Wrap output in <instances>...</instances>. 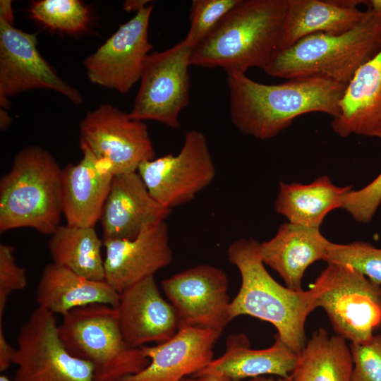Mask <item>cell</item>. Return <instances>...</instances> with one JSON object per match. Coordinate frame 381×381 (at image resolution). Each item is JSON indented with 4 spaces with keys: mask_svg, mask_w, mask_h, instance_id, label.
Wrapping results in <instances>:
<instances>
[{
    "mask_svg": "<svg viewBox=\"0 0 381 381\" xmlns=\"http://www.w3.org/2000/svg\"><path fill=\"white\" fill-rule=\"evenodd\" d=\"M226 73L232 123L259 140L274 138L303 114L339 115L346 85L318 78H295L277 85L255 81L246 73Z\"/></svg>",
    "mask_w": 381,
    "mask_h": 381,
    "instance_id": "1",
    "label": "cell"
},
{
    "mask_svg": "<svg viewBox=\"0 0 381 381\" xmlns=\"http://www.w3.org/2000/svg\"><path fill=\"white\" fill-rule=\"evenodd\" d=\"M227 258L241 279L239 291L230 303L231 320L250 315L271 323L283 342L299 354L307 342L306 318L317 308L312 291H296L274 280L265 267L260 243L253 238L232 242Z\"/></svg>",
    "mask_w": 381,
    "mask_h": 381,
    "instance_id": "2",
    "label": "cell"
},
{
    "mask_svg": "<svg viewBox=\"0 0 381 381\" xmlns=\"http://www.w3.org/2000/svg\"><path fill=\"white\" fill-rule=\"evenodd\" d=\"M287 0H241L193 49L190 65L246 73L275 51Z\"/></svg>",
    "mask_w": 381,
    "mask_h": 381,
    "instance_id": "3",
    "label": "cell"
},
{
    "mask_svg": "<svg viewBox=\"0 0 381 381\" xmlns=\"http://www.w3.org/2000/svg\"><path fill=\"white\" fill-rule=\"evenodd\" d=\"M367 9L366 17L351 30L306 36L275 50L262 69L274 78H318L347 85L381 48V18Z\"/></svg>",
    "mask_w": 381,
    "mask_h": 381,
    "instance_id": "4",
    "label": "cell"
},
{
    "mask_svg": "<svg viewBox=\"0 0 381 381\" xmlns=\"http://www.w3.org/2000/svg\"><path fill=\"white\" fill-rule=\"evenodd\" d=\"M62 214V169L40 146L20 150L0 181V232L28 227L52 235Z\"/></svg>",
    "mask_w": 381,
    "mask_h": 381,
    "instance_id": "5",
    "label": "cell"
},
{
    "mask_svg": "<svg viewBox=\"0 0 381 381\" xmlns=\"http://www.w3.org/2000/svg\"><path fill=\"white\" fill-rule=\"evenodd\" d=\"M59 336L68 351L89 362L96 381H120L145 368L150 360L142 348L127 344L117 307L96 303L62 316Z\"/></svg>",
    "mask_w": 381,
    "mask_h": 381,
    "instance_id": "6",
    "label": "cell"
},
{
    "mask_svg": "<svg viewBox=\"0 0 381 381\" xmlns=\"http://www.w3.org/2000/svg\"><path fill=\"white\" fill-rule=\"evenodd\" d=\"M337 335L363 344L381 325V287L346 265L327 263L311 285Z\"/></svg>",
    "mask_w": 381,
    "mask_h": 381,
    "instance_id": "7",
    "label": "cell"
},
{
    "mask_svg": "<svg viewBox=\"0 0 381 381\" xmlns=\"http://www.w3.org/2000/svg\"><path fill=\"white\" fill-rule=\"evenodd\" d=\"M58 326L50 311H32L17 336L13 381H96L92 365L66 348Z\"/></svg>",
    "mask_w": 381,
    "mask_h": 381,
    "instance_id": "8",
    "label": "cell"
},
{
    "mask_svg": "<svg viewBox=\"0 0 381 381\" xmlns=\"http://www.w3.org/2000/svg\"><path fill=\"white\" fill-rule=\"evenodd\" d=\"M193 49L183 40L164 51L147 56L140 85L128 113L131 118L179 128L180 113L189 101L188 68Z\"/></svg>",
    "mask_w": 381,
    "mask_h": 381,
    "instance_id": "9",
    "label": "cell"
},
{
    "mask_svg": "<svg viewBox=\"0 0 381 381\" xmlns=\"http://www.w3.org/2000/svg\"><path fill=\"white\" fill-rule=\"evenodd\" d=\"M137 172L151 196L172 210L194 199L214 179L215 166L205 135L188 131L176 155L167 154L143 162Z\"/></svg>",
    "mask_w": 381,
    "mask_h": 381,
    "instance_id": "10",
    "label": "cell"
},
{
    "mask_svg": "<svg viewBox=\"0 0 381 381\" xmlns=\"http://www.w3.org/2000/svg\"><path fill=\"white\" fill-rule=\"evenodd\" d=\"M79 130L80 145L105 162L114 176L137 171L143 162L155 158L145 123L111 104L87 112Z\"/></svg>",
    "mask_w": 381,
    "mask_h": 381,
    "instance_id": "11",
    "label": "cell"
},
{
    "mask_svg": "<svg viewBox=\"0 0 381 381\" xmlns=\"http://www.w3.org/2000/svg\"><path fill=\"white\" fill-rule=\"evenodd\" d=\"M46 89L61 94L76 105L80 92L64 81L42 56L36 34L28 33L0 16V104L29 90Z\"/></svg>",
    "mask_w": 381,
    "mask_h": 381,
    "instance_id": "12",
    "label": "cell"
},
{
    "mask_svg": "<svg viewBox=\"0 0 381 381\" xmlns=\"http://www.w3.org/2000/svg\"><path fill=\"white\" fill-rule=\"evenodd\" d=\"M161 285L179 315L181 327L211 329L222 333L231 321L229 279L222 269L200 264L166 278Z\"/></svg>",
    "mask_w": 381,
    "mask_h": 381,
    "instance_id": "13",
    "label": "cell"
},
{
    "mask_svg": "<svg viewBox=\"0 0 381 381\" xmlns=\"http://www.w3.org/2000/svg\"><path fill=\"white\" fill-rule=\"evenodd\" d=\"M152 8L149 4L136 12L85 59L84 65L91 83L125 94L140 80L152 48L148 37Z\"/></svg>",
    "mask_w": 381,
    "mask_h": 381,
    "instance_id": "14",
    "label": "cell"
},
{
    "mask_svg": "<svg viewBox=\"0 0 381 381\" xmlns=\"http://www.w3.org/2000/svg\"><path fill=\"white\" fill-rule=\"evenodd\" d=\"M104 280L119 294L155 276L173 260L167 224L162 222L133 239L103 241Z\"/></svg>",
    "mask_w": 381,
    "mask_h": 381,
    "instance_id": "15",
    "label": "cell"
},
{
    "mask_svg": "<svg viewBox=\"0 0 381 381\" xmlns=\"http://www.w3.org/2000/svg\"><path fill=\"white\" fill-rule=\"evenodd\" d=\"M117 309L122 334L133 348L164 342L181 327L175 308L162 296L155 276L119 293Z\"/></svg>",
    "mask_w": 381,
    "mask_h": 381,
    "instance_id": "16",
    "label": "cell"
},
{
    "mask_svg": "<svg viewBox=\"0 0 381 381\" xmlns=\"http://www.w3.org/2000/svg\"><path fill=\"white\" fill-rule=\"evenodd\" d=\"M221 334L211 329L181 326L167 341L142 346L150 360L148 365L120 381H182L214 359L213 348Z\"/></svg>",
    "mask_w": 381,
    "mask_h": 381,
    "instance_id": "17",
    "label": "cell"
},
{
    "mask_svg": "<svg viewBox=\"0 0 381 381\" xmlns=\"http://www.w3.org/2000/svg\"><path fill=\"white\" fill-rule=\"evenodd\" d=\"M171 210L151 196L137 171L116 175L99 219L102 240L133 239Z\"/></svg>",
    "mask_w": 381,
    "mask_h": 381,
    "instance_id": "18",
    "label": "cell"
},
{
    "mask_svg": "<svg viewBox=\"0 0 381 381\" xmlns=\"http://www.w3.org/2000/svg\"><path fill=\"white\" fill-rule=\"evenodd\" d=\"M83 157L62 169L63 214L66 224L95 226L114 179L109 167L80 145Z\"/></svg>",
    "mask_w": 381,
    "mask_h": 381,
    "instance_id": "19",
    "label": "cell"
},
{
    "mask_svg": "<svg viewBox=\"0 0 381 381\" xmlns=\"http://www.w3.org/2000/svg\"><path fill=\"white\" fill-rule=\"evenodd\" d=\"M332 128L341 137L381 139V48L356 71L339 102Z\"/></svg>",
    "mask_w": 381,
    "mask_h": 381,
    "instance_id": "20",
    "label": "cell"
},
{
    "mask_svg": "<svg viewBox=\"0 0 381 381\" xmlns=\"http://www.w3.org/2000/svg\"><path fill=\"white\" fill-rule=\"evenodd\" d=\"M361 0H287L277 48H286L316 33L340 34L358 25L368 15Z\"/></svg>",
    "mask_w": 381,
    "mask_h": 381,
    "instance_id": "21",
    "label": "cell"
},
{
    "mask_svg": "<svg viewBox=\"0 0 381 381\" xmlns=\"http://www.w3.org/2000/svg\"><path fill=\"white\" fill-rule=\"evenodd\" d=\"M329 243L320 228L286 222L272 238L260 243V251L264 264L279 274L286 286L300 291L306 269L324 259Z\"/></svg>",
    "mask_w": 381,
    "mask_h": 381,
    "instance_id": "22",
    "label": "cell"
},
{
    "mask_svg": "<svg viewBox=\"0 0 381 381\" xmlns=\"http://www.w3.org/2000/svg\"><path fill=\"white\" fill-rule=\"evenodd\" d=\"M226 344L225 352L194 376L215 374L233 381L267 375L288 377L298 358V353L285 344L277 334L272 346L264 349H250L243 334L229 336Z\"/></svg>",
    "mask_w": 381,
    "mask_h": 381,
    "instance_id": "23",
    "label": "cell"
},
{
    "mask_svg": "<svg viewBox=\"0 0 381 381\" xmlns=\"http://www.w3.org/2000/svg\"><path fill=\"white\" fill-rule=\"evenodd\" d=\"M35 296L37 307L61 316L92 304L117 307L119 303V294L105 280L90 279L54 263L44 267Z\"/></svg>",
    "mask_w": 381,
    "mask_h": 381,
    "instance_id": "24",
    "label": "cell"
},
{
    "mask_svg": "<svg viewBox=\"0 0 381 381\" xmlns=\"http://www.w3.org/2000/svg\"><path fill=\"white\" fill-rule=\"evenodd\" d=\"M351 188L337 186L327 176L308 184L280 182L274 209L289 222L320 228L329 212L341 207L344 197Z\"/></svg>",
    "mask_w": 381,
    "mask_h": 381,
    "instance_id": "25",
    "label": "cell"
},
{
    "mask_svg": "<svg viewBox=\"0 0 381 381\" xmlns=\"http://www.w3.org/2000/svg\"><path fill=\"white\" fill-rule=\"evenodd\" d=\"M353 358L346 339L315 331L298 354L292 381H351Z\"/></svg>",
    "mask_w": 381,
    "mask_h": 381,
    "instance_id": "26",
    "label": "cell"
},
{
    "mask_svg": "<svg viewBox=\"0 0 381 381\" xmlns=\"http://www.w3.org/2000/svg\"><path fill=\"white\" fill-rule=\"evenodd\" d=\"M103 240L95 226L60 225L50 235L48 250L52 263L85 278L104 280Z\"/></svg>",
    "mask_w": 381,
    "mask_h": 381,
    "instance_id": "27",
    "label": "cell"
},
{
    "mask_svg": "<svg viewBox=\"0 0 381 381\" xmlns=\"http://www.w3.org/2000/svg\"><path fill=\"white\" fill-rule=\"evenodd\" d=\"M32 18L47 28L70 34L84 31L90 20L89 11L78 0H40L32 2Z\"/></svg>",
    "mask_w": 381,
    "mask_h": 381,
    "instance_id": "28",
    "label": "cell"
},
{
    "mask_svg": "<svg viewBox=\"0 0 381 381\" xmlns=\"http://www.w3.org/2000/svg\"><path fill=\"white\" fill-rule=\"evenodd\" d=\"M327 263L346 265L381 285V248L368 243L355 241L348 244L330 242L323 259Z\"/></svg>",
    "mask_w": 381,
    "mask_h": 381,
    "instance_id": "29",
    "label": "cell"
},
{
    "mask_svg": "<svg viewBox=\"0 0 381 381\" xmlns=\"http://www.w3.org/2000/svg\"><path fill=\"white\" fill-rule=\"evenodd\" d=\"M241 0H193L190 28L184 41L192 47L200 42Z\"/></svg>",
    "mask_w": 381,
    "mask_h": 381,
    "instance_id": "30",
    "label": "cell"
},
{
    "mask_svg": "<svg viewBox=\"0 0 381 381\" xmlns=\"http://www.w3.org/2000/svg\"><path fill=\"white\" fill-rule=\"evenodd\" d=\"M353 367L351 381H381V334L368 342L351 343Z\"/></svg>",
    "mask_w": 381,
    "mask_h": 381,
    "instance_id": "31",
    "label": "cell"
},
{
    "mask_svg": "<svg viewBox=\"0 0 381 381\" xmlns=\"http://www.w3.org/2000/svg\"><path fill=\"white\" fill-rule=\"evenodd\" d=\"M381 203V173L360 190H351L343 199L344 209L356 222L367 224L373 218Z\"/></svg>",
    "mask_w": 381,
    "mask_h": 381,
    "instance_id": "32",
    "label": "cell"
},
{
    "mask_svg": "<svg viewBox=\"0 0 381 381\" xmlns=\"http://www.w3.org/2000/svg\"><path fill=\"white\" fill-rule=\"evenodd\" d=\"M28 279L25 267L19 266L14 257V248L8 244L0 243V323L3 318L9 296L13 292L26 288Z\"/></svg>",
    "mask_w": 381,
    "mask_h": 381,
    "instance_id": "33",
    "label": "cell"
},
{
    "mask_svg": "<svg viewBox=\"0 0 381 381\" xmlns=\"http://www.w3.org/2000/svg\"><path fill=\"white\" fill-rule=\"evenodd\" d=\"M3 323H0V371H6L12 364L15 353L13 348L6 339Z\"/></svg>",
    "mask_w": 381,
    "mask_h": 381,
    "instance_id": "34",
    "label": "cell"
},
{
    "mask_svg": "<svg viewBox=\"0 0 381 381\" xmlns=\"http://www.w3.org/2000/svg\"><path fill=\"white\" fill-rule=\"evenodd\" d=\"M182 381H233L229 377H226L220 375L215 374H206L201 375H193L192 377H187Z\"/></svg>",
    "mask_w": 381,
    "mask_h": 381,
    "instance_id": "35",
    "label": "cell"
},
{
    "mask_svg": "<svg viewBox=\"0 0 381 381\" xmlns=\"http://www.w3.org/2000/svg\"><path fill=\"white\" fill-rule=\"evenodd\" d=\"M150 2L147 0H128L125 1L123 8L127 11H134L136 13L150 4Z\"/></svg>",
    "mask_w": 381,
    "mask_h": 381,
    "instance_id": "36",
    "label": "cell"
},
{
    "mask_svg": "<svg viewBox=\"0 0 381 381\" xmlns=\"http://www.w3.org/2000/svg\"><path fill=\"white\" fill-rule=\"evenodd\" d=\"M366 5L375 15L381 18V0L366 1Z\"/></svg>",
    "mask_w": 381,
    "mask_h": 381,
    "instance_id": "37",
    "label": "cell"
},
{
    "mask_svg": "<svg viewBox=\"0 0 381 381\" xmlns=\"http://www.w3.org/2000/svg\"><path fill=\"white\" fill-rule=\"evenodd\" d=\"M0 127L1 130H6L7 129L11 123V119L10 116H8V113L4 110H1L0 113Z\"/></svg>",
    "mask_w": 381,
    "mask_h": 381,
    "instance_id": "38",
    "label": "cell"
},
{
    "mask_svg": "<svg viewBox=\"0 0 381 381\" xmlns=\"http://www.w3.org/2000/svg\"><path fill=\"white\" fill-rule=\"evenodd\" d=\"M248 381H292L291 375L288 377L274 378L273 377L258 376L253 378H250Z\"/></svg>",
    "mask_w": 381,
    "mask_h": 381,
    "instance_id": "39",
    "label": "cell"
},
{
    "mask_svg": "<svg viewBox=\"0 0 381 381\" xmlns=\"http://www.w3.org/2000/svg\"><path fill=\"white\" fill-rule=\"evenodd\" d=\"M0 381H13V380L10 379L6 375L3 374V375H1L0 376Z\"/></svg>",
    "mask_w": 381,
    "mask_h": 381,
    "instance_id": "40",
    "label": "cell"
}]
</instances>
